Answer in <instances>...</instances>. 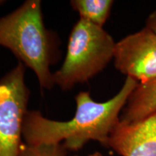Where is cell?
Here are the masks:
<instances>
[{"label":"cell","mask_w":156,"mask_h":156,"mask_svg":"<svg viewBox=\"0 0 156 156\" xmlns=\"http://www.w3.org/2000/svg\"><path fill=\"white\" fill-rule=\"evenodd\" d=\"M138 83L126 77L118 93L105 102H97L89 92L76 95V112L72 119L58 122L28 111L23 128L24 142L30 145L62 143L67 151L80 150L90 140L107 147L109 136L120 122V113Z\"/></svg>","instance_id":"1"},{"label":"cell","mask_w":156,"mask_h":156,"mask_svg":"<svg viewBox=\"0 0 156 156\" xmlns=\"http://www.w3.org/2000/svg\"><path fill=\"white\" fill-rule=\"evenodd\" d=\"M156 112V80L138 84L129 98L120 120L132 123L139 122Z\"/></svg>","instance_id":"7"},{"label":"cell","mask_w":156,"mask_h":156,"mask_svg":"<svg viewBox=\"0 0 156 156\" xmlns=\"http://www.w3.org/2000/svg\"><path fill=\"white\" fill-rule=\"evenodd\" d=\"M116 42L103 28L80 19L74 25L62 67L54 73V85L69 90L102 72L114 58Z\"/></svg>","instance_id":"3"},{"label":"cell","mask_w":156,"mask_h":156,"mask_svg":"<svg viewBox=\"0 0 156 156\" xmlns=\"http://www.w3.org/2000/svg\"><path fill=\"white\" fill-rule=\"evenodd\" d=\"M89 156H103V155H102V154L98 153V152H95V153H94L90 154Z\"/></svg>","instance_id":"11"},{"label":"cell","mask_w":156,"mask_h":156,"mask_svg":"<svg viewBox=\"0 0 156 156\" xmlns=\"http://www.w3.org/2000/svg\"><path fill=\"white\" fill-rule=\"evenodd\" d=\"M114 66L138 84L156 80V35L145 26L116 42Z\"/></svg>","instance_id":"5"},{"label":"cell","mask_w":156,"mask_h":156,"mask_svg":"<svg viewBox=\"0 0 156 156\" xmlns=\"http://www.w3.org/2000/svg\"><path fill=\"white\" fill-rule=\"evenodd\" d=\"M67 152L62 143L30 145L23 142L19 156H66Z\"/></svg>","instance_id":"9"},{"label":"cell","mask_w":156,"mask_h":156,"mask_svg":"<svg viewBox=\"0 0 156 156\" xmlns=\"http://www.w3.org/2000/svg\"><path fill=\"white\" fill-rule=\"evenodd\" d=\"M29 96L25 65L19 62L0 78V156H19Z\"/></svg>","instance_id":"4"},{"label":"cell","mask_w":156,"mask_h":156,"mask_svg":"<svg viewBox=\"0 0 156 156\" xmlns=\"http://www.w3.org/2000/svg\"><path fill=\"white\" fill-rule=\"evenodd\" d=\"M112 0H73L70 5L80 15V19L103 28L110 16Z\"/></svg>","instance_id":"8"},{"label":"cell","mask_w":156,"mask_h":156,"mask_svg":"<svg viewBox=\"0 0 156 156\" xmlns=\"http://www.w3.org/2000/svg\"><path fill=\"white\" fill-rule=\"evenodd\" d=\"M145 27L156 35V9L148 15L145 21Z\"/></svg>","instance_id":"10"},{"label":"cell","mask_w":156,"mask_h":156,"mask_svg":"<svg viewBox=\"0 0 156 156\" xmlns=\"http://www.w3.org/2000/svg\"><path fill=\"white\" fill-rule=\"evenodd\" d=\"M0 46L10 50L34 72L41 88H53L51 67L57 56L58 42L45 26L40 0H27L0 18Z\"/></svg>","instance_id":"2"},{"label":"cell","mask_w":156,"mask_h":156,"mask_svg":"<svg viewBox=\"0 0 156 156\" xmlns=\"http://www.w3.org/2000/svg\"><path fill=\"white\" fill-rule=\"evenodd\" d=\"M107 147L121 156H156V112L136 122L120 120Z\"/></svg>","instance_id":"6"}]
</instances>
